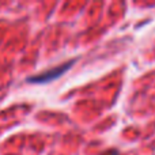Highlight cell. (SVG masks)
Returning a JSON list of instances; mask_svg holds the SVG:
<instances>
[{
    "mask_svg": "<svg viewBox=\"0 0 155 155\" xmlns=\"http://www.w3.org/2000/svg\"><path fill=\"white\" fill-rule=\"evenodd\" d=\"M105 155H120V154H118V151H110V153H107Z\"/></svg>",
    "mask_w": 155,
    "mask_h": 155,
    "instance_id": "7a4b0ae2",
    "label": "cell"
},
{
    "mask_svg": "<svg viewBox=\"0 0 155 155\" xmlns=\"http://www.w3.org/2000/svg\"><path fill=\"white\" fill-rule=\"evenodd\" d=\"M75 61L76 60H70V61L64 63V64H60V65H57V67L49 68V70L45 71V72L29 78L27 82H30V83H48V82H52V80H56V79H59L60 76L64 75L68 70H71V67L75 64Z\"/></svg>",
    "mask_w": 155,
    "mask_h": 155,
    "instance_id": "6da1fadb",
    "label": "cell"
}]
</instances>
